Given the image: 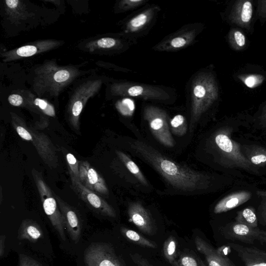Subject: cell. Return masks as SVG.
Masks as SVG:
<instances>
[{"label": "cell", "instance_id": "e575fe53", "mask_svg": "<svg viewBox=\"0 0 266 266\" xmlns=\"http://www.w3.org/2000/svg\"><path fill=\"white\" fill-rule=\"evenodd\" d=\"M117 108L122 115L130 117L133 115L135 106L132 101L126 99L117 103Z\"/></svg>", "mask_w": 266, "mask_h": 266}, {"label": "cell", "instance_id": "ac0fdd59", "mask_svg": "<svg viewBox=\"0 0 266 266\" xmlns=\"http://www.w3.org/2000/svg\"><path fill=\"white\" fill-rule=\"evenodd\" d=\"M80 182L90 191L104 195L109 190L104 179L88 161H80L79 166Z\"/></svg>", "mask_w": 266, "mask_h": 266}, {"label": "cell", "instance_id": "d6a6232c", "mask_svg": "<svg viewBox=\"0 0 266 266\" xmlns=\"http://www.w3.org/2000/svg\"><path fill=\"white\" fill-rule=\"evenodd\" d=\"M237 223L251 228H257V219L255 213L250 209H245L240 212L237 217Z\"/></svg>", "mask_w": 266, "mask_h": 266}, {"label": "cell", "instance_id": "4dcf8cb0", "mask_svg": "<svg viewBox=\"0 0 266 266\" xmlns=\"http://www.w3.org/2000/svg\"><path fill=\"white\" fill-rule=\"evenodd\" d=\"M178 241L174 236H170L165 242L163 252L165 258L172 265L176 260L178 254Z\"/></svg>", "mask_w": 266, "mask_h": 266}, {"label": "cell", "instance_id": "60d3db41", "mask_svg": "<svg viewBox=\"0 0 266 266\" xmlns=\"http://www.w3.org/2000/svg\"><path fill=\"white\" fill-rule=\"evenodd\" d=\"M6 239L5 235H2L0 237V257L1 258H3L5 254Z\"/></svg>", "mask_w": 266, "mask_h": 266}, {"label": "cell", "instance_id": "74e56055", "mask_svg": "<svg viewBox=\"0 0 266 266\" xmlns=\"http://www.w3.org/2000/svg\"><path fill=\"white\" fill-rule=\"evenodd\" d=\"M19 266H43V265L29 256L19 254Z\"/></svg>", "mask_w": 266, "mask_h": 266}, {"label": "cell", "instance_id": "e0dca14e", "mask_svg": "<svg viewBox=\"0 0 266 266\" xmlns=\"http://www.w3.org/2000/svg\"><path fill=\"white\" fill-rule=\"evenodd\" d=\"M129 219L142 233L155 235L157 231L156 223L148 211L139 202H132L128 208Z\"/></svg>", "mask_w": 266, "mask_h": 266}, {"label": "cell", "instance_id": "30bf717a", "mask_svg": "<svg viewBox=\"0 0 266 266\" xmlns=\"http://www.w3.org/2000/svg\"><path fill=\"white\" fill-rule=\"evenodd\" d=\"M143 114L152 133L159 141L167 147H174L175 141L170 131L166 111L158 107L148 105L144 107Z\"/></svg>", "mask_w": 266, "mask_h": 266}, {"label": "cell", "instance_id": "1f68e13d", "mask_svg": "<svg viewBox=\"0 0 266 266\" xmlns=\"http://www.w3.org/2000/svg\"><path fill=\"white\" fill-rule=\"evenodd\" d=\"M171 129L174 134L178 136L185 135L187 131L186 118L181 115L175 116L170 121Z\"/></svg>", "mask_w": 266, "mask_h": 266}, {"label": "cell", "instance_id": "8d00e7d4", "mask_svg": "<svg viewBox=\"0 0 266 266\" xmlns=\"http://www.w3.org/2000/svg\"><path fill=\"white\" fill-rule=\"evenodd\" d=\"M8 101L13 106L23 107L30 109L25 98L21 94H13L10 95L8 97Z\"/></svg>", "mask_w": 266, "mask_h": 266}, {"label": "cell", "instance_id": "44dd1931", "mask_svg": "<svg viewBox=\"0 0 266 266\" xmlns=\"http://www.w3.org/2000/svg\"><path fill=\"white\" fill-rule=\"evenodd\" d=\"M228 245L236 252L244 266H266V252L236 243H230Z\"/></svg>", "mask_w": 266, "mask_h": 266}, {"label": "cell", "instance_id": "4fadbf2b", "mask_svg": "<svg viewBox=\"0 0 266 266\" xmlns=\"http://www.w3.org/2000/svg\"><path fill=\"white\" fill-rule=\"evenodd\" d=\"M136 43L123 33L106 36L89 42L86 45L89 51H101L109 54H119L130 50Z\"/></svg>", "mask_w": 266, "mask_h": 266}, {"label": "cell", "instance_id": "3957f363", "mask_svg": "<svg viewBox=\"0 0 266 266\" xmlns=\"http://www.w3.org/2000/svg\"><path fill=\"white\" fill-rule=\"evenodd\" d=\"M81 73L74 66H59L54 61L46 62L34 70L32 90L39 97H58Z\"/></svg>", "mask_w": 266, "mask_h": 266}, {"label": "cell", "instance_id": "8992f818", "mask_svg": "<svg viewBox=\"0 0 266 266\" xmlns=\"http://www.w3.org/2000/svg\"><path fill=\"white\" fill-rule=\"evenodd\" d=\"M11 114L13 127L18 135L33 144L37 153L50 167H56L58 159L56 149L48 136L28 127L22 118L15 113L11 112Z\"/></svg>", "mask_w": 266, "mask_h": 266}, {"label": "cell", "instance_id": "5b68a950", "mask_svg": "<svg viewBox=\"0 0 266 266\" xmlns=\"http://www.w3.org/2000/svg\"><path fill=\"white\" fill-rule=\"evenodd\" d=\"M161 11V8L155 4L142 7L122 21V33L136 43L153 28Z\"/></svg>", "mask_w": 266, "mask_h": 266}, {"label": "cell", "instance_id": "d6986e66", "mask_svg": "<svg viewBox=\"0 0 266 266\" xmlns=\"http://www.w3.org/2000/svg\"><path fill=\"white\" fill-rule=\"evenodd\" d=\"M55 196L64 217L65 229L71 240L77 243L81 236V224L77 214L59 197L55 194Z\"/></svg>", "mask_w": 266, "mask_h": 266}, {"label": "cell", "instance_id": "836d02e7", "mask_svg": "<svg viewBox=\"0 0 266 266\" xmlns=\"http://www.w3.org/2000/svg\"><path fill=\"white\" fill-rule=\"evenodd\" d=\"M70 177L80 180L79 166L80 162L71 154L68 153L66 155Z\"/></svg>", "mask_w": 266, "mask_h": 266}, {"label": "cell", "instance_id": "484cf974", "mask_svg": "<svg viewBox=\"0 0 266 266\" xmlns=\"http://www.w3.org/2000/svg\"><path fill=\"white\" fill-rule=\"evenodd\" d=\"M121 233L127 240L139 246L154 249L158 248V245L155 242L145 238L140 234L127 229V228L122 227Z\"/></svg>", "mask_w": 266, "mask_h": 266}, {"label": "cell", "instance_id": "d590c367", "mask_svg": "<svg viewBox=\"0 0 266 266\" xmlns=\"http://www.w3.org/2000/svg\"><path fill=\"white\" fill-rule=\"evenodd\" d=\"M256 3L255 18L259 20L262 26L266 21V0H258Z\"/></svg>", "mask_w": 266, "mask_h": 266}, {"label": "cell", "instance_id": "d4e9b609", "mask_svg": "<svg viewBox=\"0 0 266 266\" xmlns=\"http://www.w3.org/2000/svg\"><path fill=\"white\" fill-rule=\"evenodd\" d=\"M228 43L235 51H242L247 46V37L239 28H232L227 36Z\"/></svg>", "mask_w": 266, "mask_h": 266}, {"label": "cell", "instance_id": "52a82bcc", "mask_svg": "<svg viewBox=\"0 0 266 266\" xmlns=\"http://www.w3.org/2000/svg\"><path fill=\"white\" fill-rule=\"evenodd\" d=\"M204 25L195 23L185 25L178 30L165 36L152 50L160 52H175L193 45L202 33Z\"/></svg>", "mask_w": 266, "mask_h": 266}, {"label": "cell", "instance_id": "277c9868", "mask_svg": "<svg viewBox=\"0 0 266 266\" xmlns=\"http://www.w3.org/2000/svg\"><path fill=\"white\" fill-rule=\"evenodd\" d=\"M109 93L112 97H131L164 104L173 103L177 98L176 91L171 88L126 81L111 84Z\"/></svg>", "mask_w": 266, "mask_h": 266}, {"label": "cell", "instance_id": "ba28073f", "mask_svg": "<svg viewBox=\"0 0 266 266\" xmlns=\"http://www.w3.org/2000/svg\"><path fill=\"white\" fill-rule=\"evenodd\" d=\"M32 175L43 204L44 211L62 240H66L64 217L52 190L45 182L42 174L35 169Z\"/></svg>", "mask_w": 266, "mask_h": 266}, {"label": "cell", "instance_id": "603a6c76", "mask_svg": "<svg viewBox=\"0 0 266 266\" xmlns=\"http://www.w3.org/2000/svg\"><path fill=\"white\" fill-rule=\"evenodd\" d=\"M44 235L41 227L31 219L24 220L18 231V239L26 240L35 243L44 238Z\"/></svg>", "mask_w": 266, "mask_h": 266}, {"label": "cell", "instance_id": "b9f144b4", "mask_svg": "<svg viewBox=\"0 0 266 266\" xmlns=\"http://www.w3.org/2000/svg\"><path fill=\"white\" fill-rule=\"evenodd\" d=\"M261 220H262L261 223L266 224V210L263 212L261 214Z\"/></svg>", "mask_w": 266, "mask_h": 266}, {"label": "cell", "instance_id": "2e32d148", "mask_svg": "<svg viewBox=\"0 0 266 266\" xmlns=\"http://www.w3.org/2000/svg\"><path fill=\"white\" fill-rule=\"evenodd\" d=\"M70 177L74 192L90 207L103 215L112 218L116 217L115 210L105 200L85 187L80 180Z\"/></svg>", "mask_w": 266, "mask_h": 266}, {"label": "cell", "instance_id": "f1b7e54d", "mask_svg": "<svg viewBox=\"0 0 266 266\" xmlns=\"http://www.w3.org/2000/svg\"><path fill=\"white\" fill-rule=\"evenodd\" d=\"M150 0H120L115 7L116 13L132 11L148 5Z\"/></svg>", "mask_w": 266, "mask_h": 266}, {"label": "cell", "instance_id": "7c38bea8", "mask_svg": "<svg viewBox=\"0 0 266 266\" xmlns=\"http://www.w3.org/2000/svg\"><path fill=\"white\" fill-rule=\"evenodd\" d=\"M86 266H125L122 260L109 244L93 243L86 250Z\"/></svg>", "mask_w": 266, "mask_h": 266}, {"label": "cell", "instance_id": "83f0119b", "mask_svg": "<svg viewBox=\"0 0 266 266\" xmlns=\"http://www.w3.org/2000/svg\"><path fill=\"white\" fill-rule=\"evenodd\" d=\"M116 154L121 161L124 163L127 169L132 174L137 180L146 186L148 182L137 165L123 152L116 150Z\"/></svg>", "mask_w": 266, "mask_h": 266}, {"label": "cell", "instance_id": "ffe728a7", "mask_svg": "<svg viewBox=\"0 0 266 266\" xmlns=\"http://www.w3.org/2000/svg\"><path fill=\"white\" fill-rule=\"evenodd\" d=\"M195 243L197 250L204 256L208 266H237L230 258L200 237H196Z\"/></svg>", "mask_w": 266, "mask_h": 266}, {"label": "cell", "instance_id": "8fae6325", "mask_svg": "<svg viewBox=\"0 0 266 266\" xmlns=\"http://www.w3.org/2000/svg\"><path fill=\"white\" fill-rule=\"evenodd\" d=\"M254 2L237 0L227 8L223 17L232 26L252 33L254 26Z\"/></svg>", "mask_w": 266, "mask_h": 266}, {"label": "cell", "instance_id": "7a4b0ae2", "mask_svg": "<svg viewBox=\"0 0 266 266\" xmlns=\"http://www.w3.org/2000/svg\"><path fill=\"white\" fill-rule=\"evenodd\" d=\"M191 124L190 129L195 125L220 98L217 75L213 66L196 72L189 80L186 89Z\"/></svg>", "mask_w": 266, "mask_h": 266}, {"label": "cell", "instance_id": "f35d334b", "mask_svg": "<svg viewBox=\"0 0 266 266\" xmlns=\"http://www.w3.org/2000/svg\"><path fill=\"white\" fill-rule=\"evenodd\" d=\"M130 257L132 261L137 266H154L151 264L149 261L138 253L131 254Z\"/></svg>", "mask_w": 266, "mask_h": 266}, {"label": "cell", "instance_id": "ee69618b", "mask_svg": "<svg viewBox=\"0 0 266 266\" xmlns=\"http://www.w3.org/2000/svg\"><path fill=\"white\" fill-rule=\"evenodd\" d=\"M264 109H265L266 110V100L264 102Z\"/></svg>", "mask_w": 266, "mask_h": 266}, {"label": "cell", "instance_id": "ab89813d", "mask_svg": "<svg viewBox=\"0 0 266 266\" xmlns=\"http://www.w3.org/2000/svg\"><path fill=\"white\" fill-rule=\"evenodd\" d=\"M251 161L254 165H259L261 163L266 162V156L262 155L254 156L251 159Z\"/></svg>", "mask_w": 266, "mask_h": 266}, {"label": "cell", "instance_id": "7bdbcfd3", "mask_svg": "<svg viewBox=\"0 0 266 266\" xmlns=\"http://www.w3.org/2000/svg\"><path fill=\"white\" fill-rule=\"evenodd\" d=\"M200 266H207L205 263L202 260Z\"/></svg>", "mask_w": 266, "mask_h": 266}, {"label": "cell", "instance_id": "9c48e42d", "mask_svg": "<svg viewBox=\"0 0 266 266\" xmlns=\"http://www.w3.org/2000/svg\"><path fill=\"white\" fill-rule=\"evenodd\" d=\"M103 84L101 79L88 80L73 93L68 103L67 115L70 124L75 129H79L80 117L85 106L91 98L99 92Z\"/></svg>", "mask_w": 266, "mask_h": 266}, {"label": "cell", "instance_id": "5bb4252c", "mask_svg": "<svg viewBox=\"0 0 266 266\" xmlns=\"http://www.w3.org/2000/svg\"><path fill=\"white\" fill-rule=\"evenodd\" d=\"M64 42L56 40H38L2 54L3 61L9 63L42 54L60 47Z\"/></svg>", "mask_w": 266, "mask_h": 266}, {"label": "cell", "instance_id": "f546056e", "mask_svg": "<svg viewBox=\"0 0 266 266\" xmlns=\"http://www.w3.org/2000/svg\"><path fill=\"white\" fill-rule=\"evenodd\" d=\"M202 260L196 253L185 251L178 254L172 266H200Z\"/></svg>", "mask_w": 266, "mask_h": 266}, {"label": "cell", "instance_id": "9a60e30c", "mask_svg": "<svg viewBox=\"0 0 266 266\" xmlns=\"http://www.w3.org/2000/svg\"><path fill=\"white\" fill-rule=\"evenodd\" d=\"M221 233L226 239L232 241L249 244H253L257 241L261 244H266V231L258 228H251L235 222L222 228Z\"/></svg>", "mask_w": 266, "mask_h": 266}, {"label": "cell", "instance_id": "cb8c5ba5", "mask_svg": "<svg viewBox=\"0 0 266 266\" xmlns=\"http://www.w3.org/2000/svg\"><path fill=\"white\" fill-rule=\"evenodd\" d=\"M18 93L25 98L31 109L41 111L49 117H55V108L47 100L36 96L31 92L23 90Z\"/></svg>", "mask_w": 266, "mask_h": 266}, {"label": "cell", "instance_id": "6da1fadb", "mask_svg": "<svg viewBox=\"0 0 266 266\" xmlns=\"http://www.w3.org/2000/svg\"><path fill=\"white\" fill-rule=\"evenodd\" d=\"M132 148L141 158L153 166L174 188L186 192L207 189L209 177L204 174L178 165L157 150L139 140L131 143Z\"/></svg>", "mask_w": 266, "mask_h": 266}, {"label": "cell", "instance_id": "4316f807", "mask_svg": "<svg viewBox=\"0 0 266 266\" xmlns=\"http://www.w3.org/2000/svg\"><path fill=\"white\" fill-rule=\"evenodd\" d=\"M266 73L256 72H242L238 74V79L241 80L248 88L253 89L262 85L266 81Z\"/></svg>", "mask_w": 266, "mask_h": 266}, {"label": "cell", "instance_id": "7402d4cb", "mask_svg": "<svg viewBox=\"0 0 266 266\" xmlns=\"http://www.w3.org/2000/svg\"><path fill=\"white\" fill-rule=\"evenodd\" d=\"M6 14L10 21L19 24L34 16L24 2L19 0H7L4 2Z\"/></svg>", "mask_w": 266, "mask_h": 266}]
</instances>
